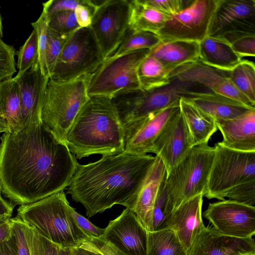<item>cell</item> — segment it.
<instances>
[{
    "mask_svg": "<svg viewBox=\"0 0 255 255\" xmlns=\"http://www.w3.org/2000/svg\"><path fill=\"white\" fill-rule=\"evenodd\" d=\"M223 137L220 143L230 149L255 151V109L230 120H216Z\"/></svg>",
    "mask_w": 255,
    "mask_h": 255,
    "instance_id": "7402d4cb",
    "label": "cell"
},
{
    "mask_svg": "<svg viewBox=\"0 0 255 255\" xmlns=\"http://www.w3.org/2000/svg\"><path fill=\"white\" fill-rule=\"evenodd\" d=\"M0 117L6 122L7 132L23 128L19 86L14 77L0 82Z\"/></svg>",
    "mask_w": 255,
    "mask_h": 255,
    "instance_id": "83f0119b",
    "label": "cell"
},
{
    "mask_svg": "<svg viewBox=\"0 0 255 255\" xmlns=\"http://www.w3.org/2000/svg\"><path fill=\"white\" fill-rule=\"evenodd\" d=\"M179 255H186V253L185 252H182Z\"/></svg>",
    "mask_w": 255,
    "mask_h": 255,
    "instance_id": "680465c9",
    "label": "cell"
},
{
    "mask_svg": "<svg viewBox=\"0 0 255 255\" xmlns=\"http://www.w3.org/2000/svg\"><path fill=\"white\" fill-rule=\"evenodd\" d=\"M165 182V180L160 188L153 208V231L165 228L167 221L171 215L169 209L168 198Z\"/></svg>",
    "mask_w": 255,
    "mask_h": 255,
    "instance_id": "ab89813d",
    "label": "cell"
},
{
    "mask_svg": "<svg viewBox=\"0 0 255 255\" xmlns=\"http://www.w3.org/2000/svg\"><path fill=\"white\" fill-rule=\"evenodd\" d=\"M227 75L234 87L255 104V66L253 62L242 60Z\"/></svg>",
    "mask_w": 255,
    "mask_h": 255,
    "instance_id": "d6a6232c",
    "label": "cell"
},
{
    "mask_svg": "<svg viewBox=\"0 0 255 255\" xmlns=\"http://www.w3.org/2000/svg\"><path fill=\"white\" fill-rule=\"evenodd\" d=\"M179 110L192 147L208 143L211 137L218 130L216 120L184 97L180 99Z\"/></svg>",
    "mask_w": 255,
    "mask_h": 255,
    "instance_id": "484cf974",
    "label": "cell"
},
{
    "mask_svg": "<svg viewBox=\"0 0 255 255\" xmlns=\"http://www.w3.org/2000/svg\"><path fill=\"white\" fill-rule=\"evenodd\" d=\"M155 156V160L141 186L132 211L148 232L153 231V208L160 188L165 180L167 174L162 160L158 156Z\"/></svg>",
    "mask_w": 255,
    "mask_h": 255,
    "instance_id": "603a6c76",
    "label": "cell"
},
{
    "mask_svg": "<svg viewBox=\"0 0 255 255\" xmlns=\"http://www.w3.org/2000/svg\"><path fill=\"white\" fill-rule=\"evenodd\" d=\"M130 13L129 0H104L97 7L90 27L105 60L115 51L129 28Z\"/></svg>",
    "mask_w": 255,
    "mask_h": 255,
    "instance_id": "7c38bea8",
    "label": "cell"
},
{
    "mask_svg": "<svg viewBox=\"0 0 255 255\" xmlns=\"http://www.w3.org/2000/svg\"><path fill=\"white\" fill-rule=\"evenodd\" d=\"M10 217H0V242L9 239L12 234Z\"/></svg>",
    "mask_w": 255,
    "mask_h": 255,
    "instance_id": "681fc988",
    "label": "cell"
},
{
    "mask_svg": "<svg viewBox=\"0 0 255 255\" xmlns=\"http://www.w3.org/2000/svg\"><path fill=\"white\" fill-rule=\"evenodd\" d=\"M226 197L229 200L255 206V179L236 186L228 193Z\"/></svg>",
    "mask_w": 255,
    "mask_h": 255,
    "instance_id": "b9f144b4",
    "label": "cell"
},
{
    "mask_svg": "<svg viewBox=\"0 0 255 255\" xmlns=\"http://www.w3.org/2000/svg\"><path fill=\"white\" fill-rule=\"evenodd\" d=\"M14 78L19 86L23 128L42 123V105L49 78L43 74L39 63L33 65L20 77Z\"/></svg>",
    "mask_w": 255,
    "mask_h": 255,
    "instance_id": "ffe728a7",
    "label": "cell"
},
{
    "mask_svg": "<svg viewBox=\"0 0 255 255\" xmlns=\"http://www.w3.org/2000/svg\"><path fill=\"white\" fill-rule=\"evenodd\" d=\"M72 251L74 255H103L88 241L79 247L72 249Z\"/></svg>",
    "mask_w": 255,
    "mask_h": 255,
    "instance_id": "f907efd6",
    "label": "cell"
},
{
    "mask_svg": "<svg viewBox=\"0 0 255 255\" xmlns=\"http://www.w3.org/2000/svg\"><path fill=\"white\" fill-rule=\"evenodd\" d=\"M88 241L103 255H125L117 248L107 243L102 237L91 238Z\"/></svg>",
    "mask_w": 255,
    "mask_h": 255,
    "instance_id": "c3c4849f",
    "label": "cell"
},
{
    "mask_svg": "<svg viewBox=\"0 0 255 255\" xmlns=\"http://www.w3.org/2000/svg\"><path fill=\"white\" fill-rule=\"evenodd\" d=\"M2 192V186L1 184L0 181V194H1V192Z\"/></svg>",
    "mask_w": 255,
    "mask_h": 255,
    "instance_id": "6f0895ef",
    "label": "cell"
},
{
    "mask_svg": "<svg viewBox=\"0 0 255 255\" xmlns=\"http://www.w3.org/2000/svg\"><path fill=\"white\" fill-rule=\"evenodd\" d=\"M82 0H50L43 3L44 9L48 15L58 11H74Z\"/></svg>",
    "mask_w": 255,
    "mask_h": 255,
    "instance_id": "7dc6e473",
    "label": "cell"
},
{
    "mask_svg": "<svg viewBox=\"0 0 255 255\" xmlns=\"http://www.w3.org/2000/svg\"><path fill=\"white\" fill-rule=\"evenodd\" d=\"M14 206L5 200L0 194V217H10L12 215Z\"/></svg>",
    "mask_w": 255,
    "mask_h": 255,
    "instance_id": "f5cc1de1",
    "label": "cell"
},
{
    "mask_svg": "<svg viewBox=\"0 0 255 255\" xmlns=\"http://www.w3.org/2000/svg\"><path fill=\"white\" fill-rule=\"evenodd\" d=\"M71 34L59 33L48 28L45 61L49 78L62 48Z\"/></svg>",
    "mask_w": 255,
    "mask_h": 255,
    "instance_id": "d590c367",
    "label": "cell"
},
{
    "mask_svg": "<svg viewBox=\"0 0 255 255\" xmlns=\"http://www.w3.org/2000/svg\"><path fill=\"white\" fill-rule=\"evenodd\" d=\"M79 163L67 145L43 123L0 137L2 192L14 207L34 203L64 191Z\"/></svg>",
    "mask_w": 255,
    "mask_h": 255,
    "instance_id": "6da1fadb",
    "label": "cell"
},
{
    "mask_svg": "<svg viewBox=\"0 0 255 255\" xmlns=\"http://www.w3.org/2000/svg\"><path fill=\"white\" fill-rule=\"evenodd\" d=\"M25 232L30 255H58L59 246L25 224Z\"/></svg>",
    "mask_w": 255,
    "mask_h": 255,
    "instance_id": "8d00e7d4",
    "label": "cell"
},
{
    "mask_svg": "<svg viewBox=\"0 0 255 255\" xmlns=\"http://www.w3.org/2000/svg\"><path fill=\"white\" fill-rule=\"evenodd\" d=\"M149 51V49H139L105 60L91 74L87 89L89 97L112 99L119 93L141 89L137 69Z\"/></svg>",
    "mask_w": 255,
    "mask_h": 255,
    "instance_id": "30bf717a",
    "label": "cell"
},
{
    "mask_svg": "<svg viewBox=\"0 0 255 255\" xmlns=\"http://www.w3.org/2000/svg\"><path fill=\"white\" fill-rule=\"evenodd\" d=\"M97 6L92 0H82L74 10L77 21L80 27L90 26Z\"/></svg>",
    "mask_w": 255,
    "mask_h": 255,
    "instance_id": "f6af8a7d",
    "label": "cell"
},
{
    "mask_svg": "<svg viewBox=\"0 0 255 255\" xmlns=\"http://www.w3.org/2000/svg\"><path fill=\"white\" fill-rule=\"evenodd\" d=\"M104 61L91 27H80L66 42L49 79L67 81L92 74Z\"/></svg>",
    "mask_w": 255,
    "mask_h": 255,
    "instance_id": "9c48e42d",
    "label": "cell"
},
{
    "mask_svg": "<svg viewBox=\"0 0 255 255\" xmlns=\"http://www.w3.org/2000/svg\"><path fill=\"white\" fill-rule=\"evenodd\" d=\"M13 46L5 43L0 38V82L12 78L16 72Z\"/></svg>",
    "mask_w": 255,
    "mask_h": 255,
    "instance_id": "60d3db41",
    "label": "cell"
},
{
    "mask_svg": "<svg viewBox=\"0 0 255 255\" xmlns=\"http://www.w3.org/2000/svg\"><path fill=\"white\" fill-rule=\"evenodd\" d=\"M238 32L255 33V0H217L207 36Z\"/></svg>",
    "mask_w": 255,
    "mask_h": 255,
    "instance_id": "9a60e30c",
    "label": "cell"
},
{
    "mask_svg": "<svg viewBox=\"0 0 255 255\" xmlns=\"http://www.w3.org/2000/svg\"><path fill=\"white\" fill-rule=\"evenodd\" d=\"M184 98L216 120L232 119L254 109L212 92L191 91Z\"/></svg>",
    "mask_w": 255,
    "mask_h": 255,
    "instance_id": "cb8c5ba5",
    "label": "cell"
},
{
    "mask_svg": "<svg viewBox=\"0 0 255 255\" xmlns=\"http://www.w3.org/2000/svg\"><path fill=\"white\" fill-rule=\"evenodd\" d=\"M199 46V60L221 71H230L243 60L221 37L207 36Z\"/></svg>",
    "mask_w": 255,
    "mask_h": 255,
    "instance_id": "4316f807",
    "label": "cell"
},
{
    "mask_svg": "<svg viewBox=\"0 0 255 255\" xmlns=\"http://www.w3.org/2000/svg\"><path fill=\"white\" fill-rule=\"evenodd\" d=\"M255 255L254 254H248V255Z\"/></svg>",
    "mask_w": 255,
    "mask_h": 255,
    "instance_id": "91938a15",
    "label": "cell"
},
{
    "mask_svg": "<svg viewBox=\"0 0 255 255\" xmlns=\"http://www.w3.org/2000/svg\"><path fill=\"white\" fill-rule=\"evenodd\" d=\"M183 252L181 243L171 229L167 227L147 232V255H179Z\"/></svg>",
    "mask_w": 255,
    "mask_h": 255,
    "instance_id": "4dcf8cb0",
    "label": "cell"
},
{
    "mask_svg": "<svg viewBox=\"0 0 255 255\" xmlns=\"http://www.w3.org/2000/svg\"><path fill=\"white\" fill-rule=\"evenodd\" d=\"M64 191L33 203L20 205L17 216L59 247L73 249L90 238L77 224Z\"/></svg>",
    "mask_w": 255,
    "mask_h": 255,
    "instance_id": "277c9868",
    "label": "cell"
},
{
    "mask_svg": "<svg viewBox=\"0 0 255 255\" xmlns=\"http://www.w3.org/2000/svg\"><path fill=\"white\" fill-rule=\"evenodd\" d=\"M8 132V128L7 127L5 120L0 117V133Z\"/></svg>",
    "mask_w": 255,
    "mask_h": 255,
    "instance_id": "11a10c76",
    "label": "cell"
},
{
    "mask_svg": "<svg viewBox=\"0 0 255 255\" xmlns=\"http://www.w3.org/2000/svg\"><path fill=\"white\" fill-rule=\"evenodd\" d=\"M173 70L156 58L147 56L140 63L137 76L141 89L149 90L168 85Z\"/></svg>",
    "mask_w": 255,
    "mask_h": 255,
    "instance_id": "f546056e",
    "label": "cell"
},
{
    "mask_svg": "<svg viewBox=\"0 0 255 255\" xmlns=\"http://www.w3.org/2000/svg\"><path fill=\"white\" fill-rule=\"evenodd\" d=\"M155 158L151 154L123 152L87 164H79L67 193L84 207L89 218L117 204L133 211Z\"/></svg>",
    "mask_w": 255,
    "mask_h": 255,
    "instance_id": "7a4b0ae2",
    "label": "cell"
},
{
    "mask_svg": "<svg viewBox=\"0 0 255 255\" xmlns=\"http://www.w3.org/2000/svg\"><path fill=\"white\" fill-rule=\"evenodd\" d=\"M17 68L18 72L15 76L18 78L33 65L39 63L37 35L33 29L25 43L17 52Z\"/></svg>",
    "mask_w": 255,
    "mask_h": 255,
    "instance_id": "836d02e7",
    "label": "cell"
},
{
    "mask_svg": "<svg viewBox=\"0 0 255 255\" xmlns=\"http://www.w3.org/2000/svg\"><path fill=\"white\" fill-rule=\"evenodd\" d=\"M58 255H74L72 249L59 247Z\"/></svg>",
    "mask_w": 255,
    "mask_h": 255,
    "instance_id": "db71d44e",
    "label": "cell"
},
{
    "mask_svg": "<svg viewBox=\"0 0 255 255\" xmlns=\"http://www.w3.org/2000/svg\"><path fill=\"white\" fill-rule=\"evenodd\" d=\"M10 221L17 255H30L25 232V223L17 216L10 218Z\"/></svg>",
    "mask_w": 255,
    "mask_h": 255,
    "instance_id": "ee69618b",
    "label": "cell"
},
{
    "mask_svg": "<svg viewBox=\"0 0 255 255\" xmlns=\"http://www.w3.org/2000/svg\"><path fill=\"white\" fill-rule=\"evenodd\" d=\"M129 27L135 30L158 34L170 17L151 7L141 0H130Z\"/></svg>",
    "mask_w": 255,
    "mask_h": 255,
    "instance_id": "f1b7e54d",
    "label": "cell"
},
{
    "mask_svg": "<svg viewBox=\"0 0 255 255\" xmlns=\"http://www.w3.org/2000/svg\"><path fill=\"white\" fill-rule=\"evenodd\" d=\"M91 74L67 81L49 79L47 83L41 121L54 137L66 145L69 130L78 113L89 99L87 89Z\"/></svg>",
    "mask_w": 255,
    "mask_h": 255,
    "instance_id": "5b68a950",
    "label": "cell"
},
{
    "mask_svg": "<svg viewBox=\"0 0 255 255\" xmlns=\"http://www.w3.org/2000/svg\"><path fill=\"white\" fill-rule=\"evenodd\" d=\"M203 216L222 235L242 239L255 235V206L225 199L209 203Z\"/></svg>",
    "mask_w": 255,
    "mask_h": 255,
    "instance_id": "4fadbf2b",
    "label": "cell"
},
{
    "mask_svg": "<svg viewBox=\"0 0 255 255\" xmlns=\"http://www.w3.org/2000/svg\"><path fill=\"white\" fill-rule=\"evenodd\" d=\"M200 86L173 79L167 85L149 90L124 91L111 99L124 127L149 114L179 104L180 99Z\"/></svg>",
    "mask_w": 255,
    "mask_h": 255,
    "instance_id": "52a82bcc",
    "label": "cell"
},
{
    "mask_svg": "<svg viewBox=\"0 0 255 255\" xmlns=\"http://www.w3.org/2000/svg\"><path fill=\"white\" fill-rule=\"evenodd\" d=\"M227 42L241 58L255 57V33L231 32L220 37Z\"/></svg>",
    "mask_w": 255,
    "mask_h": 255,
    "instance_id": "e575fe53",
    "label": "cell"
},
{
    "mask_svg": "<svg viewBox=\"0 0 255 255\" xmlns=\"http://www.w3.org/2000/svg\"><path fill=\"white\" fill-rule=\"evenodd\" d=\"M217 0H195L170 17L157 35L161 40L199 43L208 34Z\"/></svg>",
    "mask_w": 255,
    "mask_h": 255,
    "instance_id": "8fae6325",
    "label": "cell"
},
{
    "mask_svg": "<svg viewBox=\"0 0 255 255\" xmlns=\"http://www.w3.org/2000/svg\"><path fill=\"white\" fill-rule=\"evenodd\" d=\"M179 111V104L173 105L125 126L124 152L135 155L151 153L154 141Z\"/></svg>",
    "mask_w": 255,
    "mask_h": 255,
    "instance_id": "5bb4252c",
    "label": "cell"
},
{
    "mask_svg": "<svg viewBox=\"0 0 255 255\" xmlns=\"http://www.w3.org/2000/svg\"><path fill=\"white\" fill-rule=\"evenodd\" d=\"M147 232L135 214L126 208L109 222L102 237L125 255H147Z\"/></svg>",
    "mask_w": 255,
    "mask_h": 255,
    "instance_id": "2e32d148",
    "label": "cell"
},
{
    "mask_svg": "<svg viewBox=\"0 0 255 255\" xmlns=\"http://www.w3.org/2000/svg\"><path fill=\"white\" fill-rule=\"evenodd\" d=\"M255 255L253 238H238L222 235L205 227L195 237L186 255Z\"/></svg>",
    "mask_w": 255,
    "mask_h": 255,
    "instance_id": "d6986e66",
    "label": "cell"
},
{
    "mask_svg": "<svg viewBox=\"0 0 255 255\" xmlns=\"http://www.w3.org/2000/svg\"><path fill=\"white\" fill-rule=\"evenodd\" d=\"M214 155V146L208 143L194 146L167 173L165 185L171 214L189 199L199 195L204 196Z\"/></svg>",
    "mask_w": 255,
    "mask_h": 255,
    "instance_id": "8992f818",
    "label": "cell"
},
{
    "mask_svg": "<svg viewBox=\"0 0 255 255\" xmlns=\"http://www.w3.org/2000/svg\"><path fill=\"white\" fill-rule=\"evenodd\" d=\"M192 147L179 110L154 141L151 153L160 158L168 173L185 158Z\"/></svg>",
    "mask_w": 255,
    "mask_h": 255,
    "instance_id": "ac0fdd59",
    "label": "cell"
},
{
    "mask_svg": "<svg viewBox=\"0 0 255 255\" xmlns=\"http://www.w3.org/2000/svg\"><path fill=\"white\" fill-rule=\"evenodd\" d=\"M203 197L199 195L181 204L172 212L166 224L165 228L175 232L185 253L205 227L202 213Z\"/></svg>",
    "mask_w": 255,
    "mask_h": 255,
    "instance_id": "44dd1931",
    "label": "cell"
},
{
    "mask_svg": "<svg viewBox=\"0 0 255 255\" xmlns=\"http://www.w3.org/2000/svg\"><path fill=\"white\" fill-rule=\"evenodd\" d=\"M67 144L79 159L93 154L104 156L124 151V127L111 99L89 97L69 130Z\"/></svg>",
    "mask_w": 255,
    "mask_h": 255,
    "instance_id": "3957f363",
    "label": "cell"
},
{
    "mask_svg": "<svg viewBox=\"0 0 255 255\" xmlns=\"http://www.w3.org/2000/svg\"><path fill=\"white\" fill-rule=\"evenodd\" d=\"M146 5L152 7L159 11L172 17L178 13L193 0H141Z\"/></svg>",
    "mask_w": 255,
    "mask_h": 255,
    "instance_id": "7bdbcfd3",
    "label": "cell"
},
{
    "mask_svg": "<svg viewBox=\"0 0 255 255\" xmlns=\"http://www.w3.org/2000/svg\"><path fill=\"white\" fill-rule=\"evenodd\" d=\"M171 77V80L177 79L206 88L255 109V104L234 87L227 75L199 60L178 67L172 72Z\"/></svg>",
    "mask_w": 255,
    "mask_h": 255,
    "instance_id": "e0dca14e",
    "label": "cell"
},
{
    "mask_svg": "<svg viewBox=\"0 0 255 255\" xmlns=\"http://www.w3.org/2000/svg\"><path fill=\"white\" fill-rule=\"evenodd\" d=\"M3 36V31H2V26L1 22V18L0 14V38H1Z\"/></svg>",
    "mask_w": 255,
    "mask_h": 255,
    "instance_id": "9f6ffc18",
    "label": "cell"
},
{
    "mask_svg": "<svg viewBox=\"0 0 255 255\" xmlns=\"http://www.w3.org/2000/svg\"><path fill=\"white\" fill-rule=\"evenodd\" d=\"M152 56L173 71L199 60V43L184 40H161L150 49Z\"/></svg>",
    "mask_w": 255,
    "mask_h": 255,
    "instance_id": "d4e9b609",
    "label": "cell"
},
{
    "mask_svg": "<svg viewBox=\"0 0 255 255\" xmlns=\"http://www.w3.org/2000/svg\"><path fill=\"white\" fill-rule=\"evenodd\" d=\"M71 213L78 226L90 239L99 238L103 236L105 229L96 226L87 219L77 212L72 207Z\"/></svg>",
    "mask_w": 255,
    "mask_h": 255,
    "instance_id": "bcb514c9",
    "label": "cell"
},
{
    "mask_svg": "<svg viewBox=\"0 0 255 255\" xmlns=\"http://www.w3.org/2000/svg\"><path fill=\"white\" fill-rule=\"evenodd\" d=\"M48 27L62 34L72 33L80 27L74 11L71 10L58 11L48 15Z\"/></svg>",
    "mask_w": 255,
    "mask_h": 255,
    "instance_id": "74e56055",
    "label": "cell"
},
{
    "mask_svg": "<svg viewBox=\"0 0 255 255\" xmlns=\"http://www.w3.org/2000/svg\"><path fill=\"white\" fill-rule=\"evenodd\" d=\"M37 35L39 53V63L43 74L49 78L45 61V51L47 45L48 31V15L43 9L42 12L35 22L31 23Z\"/></svg>",
    "mask_w": 255,
    "mask_h": 255,
    "instance_id": "f35d334b",
    "label": "cell"
},
{
    "mask_svg": "<svg viewBox=\"0 0 255 255\" xmlns=\"http://www.w3.org/2000/svg\"><path fill=\"white\" fill-rule=\"evenodd\" d=\"M0 255H17L15 240L12 234L9 239L0 242Z\"/></svg>",
    "mask_w": 255,
    "mask_h": 255,
    "instance_id": "816d5d0a",
    "label": "cell"
},
{
    "mask_svg": "<svg viewBox=\"0 0 255 255\" xmlns=\"http://www.w3.org/2000/svg\"><path fill=\"white\" fill-rule=\"evenodd\" d=\"M161 41V38L157 34L148 31L135 30L129 27L118 47L105 60L113 59L139 49H151Z\"/></svg>",
    "mask_w": 255,
    "mask_h": 255,
    "instance_id": "1f68e13d",
    "label": "cell"
},
{
    "mask_svg": "<svg viewBox=\"0 0 255 255\" xmlns=\"http://www.w3.org/2000/svg\"><path fill=\"white\" fill-rule=\"evenodd\" d=\"M214 155L204 196L224 200L236 186L255 179V151L230 149L220 142L214 146Z\"/></svg>",
    "mask_w": 255,
    "mask_h": 255,
    "instance_id": "ba28073f",
    "label": "cell"
}]
</instances>
